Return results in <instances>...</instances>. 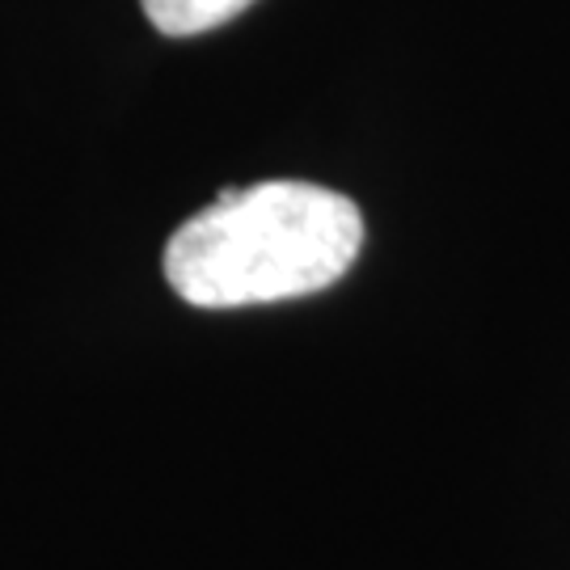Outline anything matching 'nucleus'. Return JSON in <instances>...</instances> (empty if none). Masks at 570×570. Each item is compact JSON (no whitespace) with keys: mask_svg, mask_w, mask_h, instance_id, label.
I'll return each instance as SVG.
<instances>
[{"mask_svg":"<svg viewBox=\"0 0 570 570\" xmlns=\"http://www.w3.org/2000/svg\"><path fill=\"white\" fill-rule=\"evenodd\" d=\"M364 245V216L317 183L228 186L165 245V279L195 308H245L338 284Z\"/></svg>","mask_w":570,"mask_h":570,"instance_id":"obj_1","label":"nucleus"},{"mask_svg":"<svg viewBox=\"0 0 570 570\" xmlns=\"http://www.w3.org/2000/svg\"><path fill=\"white\" fill-rule=\"evenodd\" d=\"M140 4L161 35L190 39V35H207L225 21L242 18L254 0H140Z\"/></svg>","mask_w":570,"mask_h":570,"instance_id":"obj_2","label":"nucleus"}]
</instances>
